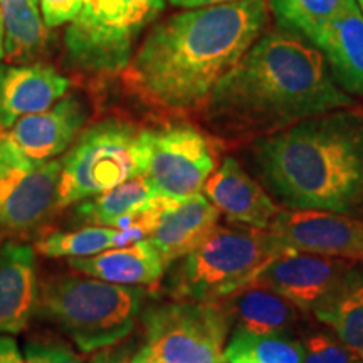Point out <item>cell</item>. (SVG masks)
<instances>
[{
    "mask_svg": "<svg viewBox=\"0 0 363 363\" xmlns=\"http://www.w3.org/2000/svg\"><path fill=\"white\" fill-rule=\"evenodd\" d=\"M323 54L289 30L262 34L219 81L203 104L227 138L259 140L308 118L352 108Z\"/></svg>",
    "mask_w": 363,
    "mask_h": 363,
    "instance_id": "6da1fadb",
    "label": "cell"
},
{
    "mask_svg": "<svg viewBox=\"0 0 363 363\" xmlns=\"http://www.w3.org/2000/svg\"><path fill=\"white\" fill-rule=\"evenodd\" d=\"M267 22L266 0L185 9L150 30L126 67V79L145 101L163 110L203 108Z\"/></svg>",
    "mask_w": 363,
    "mask_h": 363,
    "instance_id": "7a4b0ae2",
    "label": "cell"
},
{
    "mask_svg": "<svg viewBox=\"0 0 363 363\" xmlns=\"http://www.w3.org/2000/svg\"><path fill=\"white\" fill-rule=\"evenodd\" d=\"M262 182L291 211L363 217V115L342 108L254 140Z\"/></svg>",
    "mask_w": 363,
    "mask_h": 363,
    "instance_id": "3957f363",
    "label": "cell"
},
{
    "mask_svg": "<svg viewBox=\"0 0 363 363\" xmlns=\"http://www.w3.org/2000/svg\"><path fill=\"white\" fill-rule=\"evenodd\" d=\"M147 289L96 278L51 276L39 284L35 316L65 331L81 352L113 347L135 328Z\"/></svg>",
    "mask_w": 363,
    "mask_h": 363,
    "instance_id": "277c9868",
    "label": "cell"
},
{
    "mask_svg": "<svg viewBox=\"0 0 363 363\" xmlns=\"http://www.w3.org/2000/svg\"><path fill=\"white\" fill-rule=\"evenodd\" d=\"M284 251L269 230L217 225L201 246L177 259L167 289L180 301H224L247 286L262 264Z\"/></svg>",
    "mask_w": 363,
    "mask_h": 363,
    "instance_id": "5b68a950",
    "label": "cell"
},
{
    "mask_svg": "<svg viewBox=\"0 0 363 363\" xmlns=\"http://www.w3.org/2000/svg\"><path fill=\"white\" fill-rule=\"evenodd\" d=\"M147 169L145 130L123 120H104L86 128L62 158L57 208L79 203L143 177Z\"/></svg>",
    "mask_w": 363,
    "mask_h": 363,
    "instance_id": "8992f818",
    "label": "cell"
},
{
    "mask_svg": "<svg viewBox=\"0 0 363 363\" xmlns=\"http://www.w3.org/2000/svg\"><path fill=\"white\" fill-rule=\"evenodd\" d=\"M163 9L165 0H86L65 33L67 57L94 74L125 71L136 38Z\"/></svg>",
    "mask_w": 363,
    "mask_h": 363,
    "instance_id": "52a82bcc",
    "label": "cell"
},
{
    "mask_svg": "<svg viewBox=\"0 0 363 363\" xmlns=\"http://www.w3.org/2000/svg\"><path fill=\"white\" fill-rule=\"evenodd\" d=\"M143 326L145 343L136 358L158 363H225L230 316L222 301L177 299L145 313Z\"/></svg>",
    "mask_w": 363,
    "mask_h": 363,
    "instance_id": "ba28073f",
    "label": "cell"
},
{
    "mask_svg": "<svg viewBox=\"0 0 363 363\" xmlns=\"http://www.w3.org/2000/svg\"><path fill=\"white\" fill-rule=\"evenodd\" d=\"M62 160H34L0 130V233L27 234L57 208Z\"/></svg>",
    "mask_w": 363,
    "mask_h": 363,
    "instance_id": "9c48e42d",
    "label": "cell"
},
{
    "mask_svg": "<svg viewBox=\"0 0 363 363\" xmlns=\"http://www.w3.org/2000/svg\"><path fill=\"white\" fill-rule=\"evenodd\" d=\"M145 179L158 195L184 199L199 194L217 167L211 138L190 125L145 130Z\"/></svg>",
    "mask_w": 363,
    "mask_h": 363,
    "instance_id": "30bf717a",
    "label": "cell"
},
{
    "mask_svg": "<svg viewBox=\"0 0 363 363\" xmlns=\"http://www.w3.org/2000/svg\"><path fill=\"white\" fill-rule=\"evenodd\" d=\"M362 274L363 271L352 261L284 251L262 264L249 284L269 289L288 299L299 311L308 313L315 311Z\"/></svg>",
    "mask_w": 363,
    "mask_h": 363,
    "instance_id": "8fae6325",
    "label": "cell"
},
{
    "mask_svg": "<svg viewBox=\"0 0 363 363\" xmlns=\"http://www.w3.org/2000/svg\"><path fill=\"white\" fill-rule=\"evenodd\" d=\"M267 230L286 251L363 262L360 217L325 211H281Z\"/></svg>",
    "mask_w": 363,
    "mask_h": 363,
    "instance_id": "7c38bea8",
    "label": "cell"
},
{
    "mask_svg": "<svg viewBox=\"0 0 363 363\" xmlns=\"http://www.w3.org/2000/svg\"><path fill=\"white\" fill-rule=\"evenodd\" d=\"M86 120V104L79 98L67 96L45 111L22 116L4 131L24 155L34 160H52L76 142Z\"/></svg>",
    "mask_w": 363,
    "mask_h": 363,
    "instance_id": "4fadbf2b",
    "label": "cell"
},
{
    "mask_svg": "<svg viewBox=\"0 0 363 363\" xmlns=\"http://www.w3.org/2000/svg\"><path fill=\"white\" fill-rule=\"evenodd\" d=\"M203 189L217 211L234 224L267 230L281 212L266 190L233 157L220 163Z\"/></svg>",
    "mask_w": 363,
    "mask_h": 363,
    "instance_id": "5bb4252c",
    "label": "cell"
},
{
    "mask_svg": "<svg viewBox=\"0 0 363 363\" xmlns=\"http://www.w3.org/2000/svg\"><path fill=\"white\" fill-rule=\"evenodd\" d=\"M69 89V79L52 66H0V130H9L22 116L45 111Z\"/></svg>",
    "mask_w": 363,
    "mask_h": 363,
    "instance_id": "9a60e30c",
    "label": "cell"
},
{
    "mask_svg": "<svg viewBox=\"0 0 363 363\" xmlns=\"http://www.w3.org/2000/svg\"><path fill=\"white\" fill-rule=\"evenodd\" d=\"M306 40L323 54L340 88L363 96V13L357 0L313 30Z\"/></svg>",
    "mask_w": 363,
    "mask_h": 363,
    "instance_id": "2e32d148",
    "label": "cell"
},
{
    "mask_svg": "<svg viewBox=\"0 0 363 363\" xmlns=\"http://www.w3.org/2000/svg\"><path fill=\"white\" fill-rule=\"evenodd\" d=\"M38 296L35 249L7 240L0 246V335H17L29 326Z\"/></svg>",
    "mask_w": 363,
    "mask_h": 363,
    "instance_id": "e0dca14e",
    "label": "cell"
},
{
    "mask_svg": "<svg viewBox=\"0 0 363 363\" xmlns=\"http://www.w3.org/2000/svg\"><path fill=\"white\" fill-rule=\"evenodd\" d=\"M220 212L201 194L179 199L160 216L148 240L167 266L197 249L219 224Z\"/></svg>",
    "mask_w": 363,
    "mask_h": 363,
    "instance_id": "ac0fdd59",
    "label": "cell"
},
{
    "mask_svg": "<svg viewBox=\"0 0 363 363\" xmlns=\"http://www.w3.org/2000/svg\"><path fill=\"white\" fill-rule=\"evenodd\" d=\"M76 272L121 286H155L165 272L167 262L150 240L126 247H113L88 257L67 259Z\"/></svg>",
    "mask_w": 363,
    "mask_h": 363,
    "instance_id": "d6986e66",
    "label": "cell"
},
{
    "mask_svg": "<svg viewBox=\"0 0 363 363\" xmlns=\"http://www.w3.org/2000/svg\"><path fill=\"white\" fill-rule=\"evenodd\" d=\"M227 313L235 330L259 335H288L298 323V308L259 286H244L227 298Z\"/></svg>",
    "mask_w": 363,
    "mask_h": 363,
    "instance_id": "ffe728a7",
    "label": "cell"
},
{
    "mask_svg": "<svg viewBox=\"0 0 363 363\" xmlns=\"http://www.w3.org/2000/svg\"><path fill=\"white\" fill-rule=\"evenodd\" d=\"M6 56L13 62H26L43 51L48 30L39 0H0Z\"/></svg>",
    "mask_w": 363,
    "mask_h": 363,
    "instance_id": "44dd1931",
    "label": "cell"
},
{
    "mask_svg": "<svg viewBox=\"0 0 363 363\" xmlns=\"http://www.w3.org/2000/svg\"><path fill=\"white\" fill-rule=\"evenodd\" d=\"M155 190L145 177H135L94 197L86 199L76 207V217L84 225L113 227L125 216L142 208L155 197Z\"/></svg>",
    "mask_w": 363,
    "mask_h": 363,
    "instance_id": "7402d4cb",
    "label": "cell"
},
{
    "mask_svg": "<svg viewBox=\"0 0 363 363\" xmlns=\"http://www.w3.org/2000/svg\"><path fill=\"white\" fill-rule=\"evenodd\" d=\"M313 313L318 321L335 331L345 347L363 357V274Z\"/></svg>",
    "mask_w": 363,
    "mask_h": 363,
    "instance_id": "603a6c76",
    "label": "cell"
},
{
    "mask_svg": "<svg viewBox=\"0 0 363 363\" xmlns=\"http://www.w3.org/2000/svg\"><path fill=\"white\" fill-rule=\"evenodd\" d=\"M225 363H303L305 347L286 335H259L234 330L224 348Z\"/></svg>",
    "mask_w": 363,
    "mask_h": 363,
    "instance_id": "cb8c5ba5",
    "label": "cell"
},
{
    "mask_svg": "<svg viewBox=\"0 0 363 363\" xmlns=\"http://www.w3.org/2000/svg\"><path fill=\"white\" fill-rule=\"evenodd\" d=\"M116 227L84 225L72 233H52L35 244L45 257H88L115 247Z\"/></svg>",
    "mask_w": 363,
    "mask_h": 363,
    "instance_id": "d4e9b609",
    "label": "cell"
},
{
    "mask_svg": "<svg viewBox=\"0 0 363 363\" xmlns=\"http://www.w3.org/2000/svg\"><path fill=\"white\" fill-rule=\"evenodd\" d=\"M350 2L352 0H269V9L279 27L306 39Z\"/></svg>",
    "mask_w": 363,
    "mask_h": 363,
    "instance_id": "484cf974",
    "label": "cell"
},
{
    "mask_svg": "<svg viewBox=\"0 0 363 363\" xmlns=\"http://www.w3.org/2000/svg\"><path fill=\"white\" fill-rule=\"evenodd\" d=\"M303 347H305L303 363H352L357 357L340 340H335L326 333L311 335L305 340Z\"/></svg>",
    "mask_w": 363,
    "mask_h": 363,
    "instance_id": "4316f807",
    "label": "cell"
},
{
    "mask_svg": "<svg viewBox=\"0 0 363 363\" xmlns=\"http://www.w3.org/2000/svg\"><path fill=\"white\" fill-rule=\"evenodd\" d=\"M27 363H84L67 343L56 340H33L26 345Z\"/></svg>",
    "mask_w": 363,
    "mask_h": 363,
    "instance_id": "83f0119b",
    "label": "cell"
},
{
    "mask_svg": "<svg viewBox=\"0 0 363 363\" xmlns=\"http://www.w3.org/2000/svg\"><path fill=\"white\" fill-rule=\"evenodd\" d=\"M86 0H39L43 19L48 27L69 24L76 19Z\"/></svg>",
    "mask_w": 363,
    "mask_h": 363,
    "instance_id": "f1b7e54d",
    "label": "cell"
},
{
    "mask_svg": "<svg viewBox=\"0 0 363 363\" xmlns=\"http://www.w3.org/2000/svg\"><path fill=\"white\" fill-rule=\"evenodd\" d=\"M0 363H27L19 343L11 335H0Z\"/></svg>",
    "mask_w": 363,
    "mask_h": 363,
    "instance_id": "f546056e",
    "label": "cell"
},
{
    "mask_svg": "<svg viewBox=\"0 0 363 363\" xmlns=\"http://www.w3.org/2000/svg\"><path fill=\"white\" fill-rule=\"evenodd\" d=\"M131 358L133 355H130L126 348H116L113 345V347L101 348L94 353L91 363H131Z\"/></svg>",
    "mask_w": 363,
    "mask_h": 363,
    "instance_id": "4dcf8cb0",
    "label": "cell"
},
{
    "mask_svg": "<svg viewBox=\"0 0 363 363\" xmlns=\"http://www.w3.org/2000/svg\"><path fill=\"white\" fill-rule=\"evenodd\" d=\"M169 2L179 9H202L211 6H220V4L238 2V0H169Z\"/></svg>",
    "mask_w": 363,
    "mask_h": 363,
    "instance_id": "1f68e13d",
    "label": "cell"
},
{
    "mask_svg": "<svg viewBox=\"0 0 363 363\" xmlns=\"http://www.w3.org/2000/svg\"><path fill=\"white\" fill-rule=\"evenodd\" d=\"M4 40H6V29H4L2 12H0V61L6 57V45H4Z\"/></svg>",
    "mask_w": 363,
    "mask_h": 363,
    "instance_id": "d6a6232c",
    "label": "cell"
},
{
    "mask_svg": "<svg viewBox=\"0 0 363 363\" xmlns=\"http://www.w3.org/2000/svg\"><path fill=\"white\" fill-rule=\"evenodd\" d=\"M131 363H158V362H152V360H142V358H136L133 355V358H131Z\"/></svg>",
    "mask_w": 363,
    "mask_h": 363,
    "instance_id": "836d02e7",
    "label": "cell"
},
{
    "mask_svg": "<svg viewBox=\"0 0 363 363\" xmlns=\"http://www.w3.org/2000/svg\"><path fill=\"white\" fill-rule=\"evenodd\" d=\"M357 4H358V7H360V11L363 13V0H357Z\"/></svg>",
    "mask_w": 363,
    "mask_h": 363,
    "instance_id": "e575fe53",
    "label": "cell"
}]
</instances>
